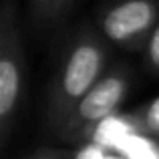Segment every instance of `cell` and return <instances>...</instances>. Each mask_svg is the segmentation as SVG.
<instances>
[{"label":"cell","mask_w":159,"mask_h":159,"mask_svg":"<svg viewBox=\"0 0 159 159\" xmlns=\"http://www.w3.org/2000/svg\"><path fill=\"white\" fill-rule=\"evenodd\" d=\"M109 44L97 28L83 26L66 43L47 97V123L54 133L77 101L109 69Z\"/></svg>","instance_id":"obj_1"},{"label":"cell","mask_w":159,"mask_h":159,"mask_svg":"<svg viewBox=\"0 0 159 159\" xmlns=\"http://www.w3.org/2000/svg\"><path fill=\"white\" fill-rule=\"evenodd\" d=\"M131 91V69L123 62L113 65L77 101L54 135L65 143H85L95 129L113 115Z\"/></svg>","instance_id":"obj_2"},{"label":"cell","mask_w":159,"mask_h":159,"mask_svg":"<svg viewBox=\"0 0 159 159\" xmlns=\"http://www.w3.org/2000/svg\"><path fill=\"white\" fill-rule=\"evenodd\" d=\"M157 20V0H119L101 12L97 32L107 44L127 51H143L145 40Z\"/></svg>","instance_id":"obj_3"},{"label":"cell","mask_w":159,"mask_h":159,"mask_svg":"<svg viewBox=\"0 0 159 159\" xmlns=\"http://www.w3.org/2000/svg\"><path fill=\"white\" fill-rule=\"evenodd\" d=\"M24 79H26V58L18 22L14 20L0 52V155L14 127L16 113L24 95Z\"/></svg>","instance_id":"obj_4"},{"label":"cell","mask_w":159,"mask_h":159,"mask_svg":"<svg viewBox=\"0 0 159 159\" xmlns=\"http://www.w3.org/2000/svg\"><path fill=\"white\" fill-rule=\"evenodd\" d=\"M34 20L40 26H52L61 22L73 8V0H30Z\"/></svg>","instance_id":"obj_5"},{"label":"cell","mask_w":159,"mask_h":159,"mask_svg":"<svg viewBox=\"0 0 159 159\" xmlns=\"http://www.w3.org/2000/svg\"><path fill=\"white\" fill-rule=\"evenodd\" d=\"M129 119L133 121V125L141 133L157 139L159 137V97H155L153 101H149L143 107H137L129 115Z\"/></svg>","instance_id":"obj_6"},{"label":"cell","mask_w":159,"mask_h":159,"mask_svg":"<svg viewBox=\"0 0 159 159\" xmlns=\"http://www.w3.org/2000/svg\"><path fill=\"white\" fill-rule=\"evenodd\" d=\"M143 52H145V62H147V66L153 73H159V20L155 22L153 30L149 32L147 40H145Z\"/></svg>","instance_id":"obj_7"},{"label":"cell","mask_w":159,"mask_h":159,"mask_svg":"<svg viewBox=\"0 0 159 159\" xmlns=\"http://www.w3.org/2000/svg\"><path fill=\"white\" fill-rule=\"evenodd\" d=\"M14 20H16V14H14L12 4H4V6L0 8V52H2V48H4L8 30H10V26H12Z\"/></svg>","instance_id":"obj_8"},{"label":"cell","mask_w":159,"mask_h":159,"mask_svg":"<svg viewBox=\"0 0 159 159\" xmlns=\"http://www.w3.org/2000/svg\"><path fill=\"white\" fill-rule=\"evenodd\" d=\"M24 159H70V153L66 149H58V147H43L36 149L30 155H26Z\"/></svg>","instance_id":"obj_9"},{"label":"cell","mask_w":159,"mask_h":159,"mask_svg":"<svg viewBox=\"0 0 159 159\" xmlns=\"http://www.w3.org/2000/svg\"><path fill=\"white\" fill-rule=\"evenodd\" d=\"M157 141H159V137H157Z\"/></svg>","instance_id":"obj_10"}]
</instances>
